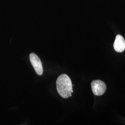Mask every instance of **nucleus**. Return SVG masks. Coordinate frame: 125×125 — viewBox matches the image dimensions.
I'll return each instance as SVG.
<instances>
[{
	"instance_id": "nucleus-1",
	"label": "nucleus",
	"mask_w": 125,
	"mask_h": 125,
	"mask_svg": "<svg viewBox=\"0 0 125 125\" xmlns=\"http://www.w3.org/2000/svg\"><path fill=\"white\" fill-rule=\"evenodd\" d=\"M56 87L58 94L63 98L72 96L73 92L72 81L66 74H62L58 76L56 81Z\"/></svg>"
},
{
	"instance_id": "nucleus-2",
	"label": "nucleus",
	"mask_w": 125,
	"mask_h": 125,
	"mask_svg": "<svg viewBox=\"0 0 125 125\" xmlns=\"http://www.w3.org/2000/svg\"><path fill=\"white\" fill-rule=\"evenodd\" d=\"M91 86L93 93L96 96L102 95L105 93L107 89L105 83L100 80L93 81L91 83Z\"/></svg>"
},
{
	"instance_id": "nucleus-3",
	"label": "nucleus",
	"mask_w": 125,
	"mask_h": 125,
	"mask_svg": "<svg viewBox=\"0 0 125 125\" xmlns=\"http://www.w3.org/2000/svg\"><path fill=\"white\" fill-rule=\"evenodd\" d=\"M30 61L36 73L41 76L43 72L42 63L39 57L34 53H31L29 56Z\"/></svg>"
},
{
	"instance_id": "nucleus-4",
	"label": "nucleus",
	"mask_w": 125,
	"mask_h": 125,
	"mask_svg": "<svg viewBox=\"0 0 125 125\" xmlns=\"http://www.w3.org/2000/svg\"><path fill=\"white\" fill-rule=\"evenodd\" d=\"M114 49L117 52H122L125 49V40L123 36L118 34L114 43Z\"/></svg>"
}]
</instances>
